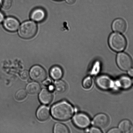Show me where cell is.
<instances>
[{"mask_svg": "<svg viewBox=\"0 0 133 133\" xmlns=\"http://www.w3.org/2000/svg\"><path fill=\"white\" fill-rule=\"evenodd\" d=\"M74 109L72 105L66 101L54 104L51 109V113L55 119L60 121L68 120L72 117Z\"/></svg>", "mask_w": 133, "mask_h": 133, "instance_id": "6da1fadb", "label": "cell"}, {"mask_svg": "<svg viewBox=\"0 0 133 133\" xmlns=\"http://www.w3.org/2000/svg\"><path fill=\"white\" fill-rule=\"evenodd\" d=\"M109 44L112 50L115 52H120L125 49L127 41L123 35L114 32L109 36Z\"/></svg>", "mask_w": 133, "mask_h": 133, "instance_id": "7a4b0ae2", "label": "cell"}, {"mask_svg": "<svg viewBox=\"0 0 133 133\" xmlns=\"http://www.w3.org/2000/svg\"><path fill=\"white\" fill-rule=\"evenodd\" d=\"M37 29V25L34 22L28 21L22 23L19 29L18 33L22 38L30 39L36 35Z\"/></svg>", "mask_w": 133, "mask_h": 133, "instance_id": "3957f363", "label": "cell"}, {"mask_svg": "<svg viewBox=\"0 0 133 133\" xmlns=\"http://www.w3.org/2000/svg\"><path fill=\"white\" fill-rule=\"evenodd\" d=\"M116 62L118 67L124 71H127L132 66V59L129 55L124 53H121L117 56Z\"/></svg>", "mask_w": 133, "mask_h": 133, "instance_id": "277c9868", "label": "cell"}, {"mask_svg": "<svg viewBox=\"0 0 133 133\" xmlns=\"http://www.w3.org/2000/svg\"><path fill=\"white\" fill-rule=\"evenodd\" d=\"M30 75L32 80L36 82H42L47 78V72L41 66L36 65L32 66L30 71Z\"/></svg>", "mask_w": 133, "mask_h": 133, "instance_id": "5b68a950", "label": "cell"}, {"mask_svg": "<svg viewBox=\"0 0 133 133\" xmlns=\"http://www.w3.org/2000/svg\"><path fill=\"white\" fill-rule=\"evenodd\" d=\"M96 83L97 86L101 89L107 90L112 88L114 85V81L108 76L101 75L96 78Z\"/></svg>", "mask_w": 133, "mask_h": 133, "instance_id": "8992f818", "label": "cell"}, {"mask_svg": "<svg viewBox=\"0 0 133 133\" xmlns=\"http://www.w3.org/2000/svg\"><path fill=\"white\" fill-rule=\"evenodd\" d=\"M74 124L79 128L84 129L90 126L91 120L87 115L82 113H78L73 118Z\"/></svg>", "mask_w": 133, "mask_h": 133, "instance_id": "52a82bcc", "label": "cell"}, {"mask_svg": "<svg viewBox=\"0 0 133 133\" xmlns=\"http://www.w3.org/2000/svg\"><path fill=\"white\" fill-rule=\"evenodd\" d=\"M109 121V117L106 114L100 113L95 116L92 120V123L95 127L104 128L107 126Z\"/></svg>", "mask_w": 133, "mask_h": 133, "instance_id": "ba28073f", "label": "cell"}, {"mask_svg": "<svg viewBox=\"0 0 133 133\" xmlns=\"http://www.w3.org/2000/svg\"><path fill=\"white\" fill-rule=\"evenodd\" d=\"M19 22L17 19L12 17H8L5 19L3 25L5 29L10 32L17 31L19 26Z\"/></svg>", "mask_w": 133, "mask_h": 133, "instance_id": "9c48e42d", "label": "cell"}, {"mask_svg": "<svg viewBox=\"0 0 133 133\" xmlns=\"http://www.w3.org/2000/svg\"><path fill=\"white\" fill-rule=\"evenodd\" d=\"M132 84V81L129 77L127 76H121L116 83L117 87L122 89L125 90L131 88Z\"/></svg>", "mask_w": 133, "mask_h": 133, "instance_id": "30bf717a", "label": "cell"}, {"mask_svg": "<svg viewBox=\"0 0 133 133\" xmlns=\"http://www.w3.org/2000/svg\"><path fill=\"white\" fill-rule=\"evenodd\" d=\"M39 98L41 103L44 105H48L53 100V95L49 90L43 89L39 94Z\"/></svg>", "mask_w": 133, "mask_h": 133, "instance_id": "8fae6325", "label": "cell"}, {"mask_svg": "<svg viewBox=\"0 0 133 133\" xmlns=\"http://www.w3.org/2000/svg\"><path fill=\"white\" fill-rule=\"evenodd\" d=\"M46 13L43 9L37 8L34 10L31 14V19L35 22H40L44 20L46 17Z\"/></svg>", "mask_w": 133, "mask_h": 133, "instance_id": "7c38bea8", "label": "cell"}, {"mask_svg": "<svg viewBox=\"0 0 133 133\" xmlns=\"http://www.w3.org/2000/svg\"><path fill=\"white\" fill-rule=\"evenodd\" d=\"M112 27L115 32L123 33L126 30L127 25L123 19L122 18H118L113 22Z\"/></svg>", "mask_w": 133, "mask_h": 133, "instance_id": "4fadbf2b", "label": "cell"}, {"mask_svg": "<svg viewBox=\"0 0 133 133\" xmlns=\"http://www.w3.org/2000/svg\"><path fill=\"white\" fill-rule=\"evenodd\" d=\"M50 110L48 107L43 105L38 109L36 116L39 121L44 122L49 119L50 116Z\"/></svg>", "mask_w": 133, "mask_h": 133, "instance_id": "5bb4252c", "label": "cell"}, {"mask_svg": "<svg viewBox=\"0 0 133 133\" xmlns=\"http://www.w3.org/2000/svg\"><path fill=\"white\" fill-rule=\"evenodd\" d=\"M118 128L122 133H133V125L128 120L125 119L121 121Z\"/></svg>", "mask_w": 133, "mask_h": 133, "instance_id": "9a60e30c", "label": "cell"}, {"mask_svg": "<svg viewBox=\"0 0 133 133\" xmlns=\"http://www.w3.org/2000/svg\"><path fill=\"white\" fill-rule=\"evenodd\" d=\"M63 72L62 68L59 66H55L51 69L50 75L51 77L55 80H58L63 76Z\"/></svg>", "mask_w": 133, "mask_h": 133, "instance_id": "2e32d148", "label": "cell"}, {"mask_svg": "<svg viewBox=\"0 0 133 133\" xmlns=\"http://www.w3.org/2000/svg\"><path fill=\"white\" fill-rule=\"evenodd\" d=\"M26 89L28 93L31 95H35L40 92L41 86L39 83L32 82L27 85Z\"/></svg>", "mask_w": 133, "mask_h": 133, "instance_id": "e0dca14e", "label": "cell"}, {"mask_svg": "<svg viewBox=\"0 0 133 133\" xmlns=\"http://www.w3.org/2000/svg\"><path fill=\"white\" fill-rule=\"evenodd\" d=\"M54 87L55 89L59 93H63L67 89V84L62 80L56 81L54 83Z\"/></svg>", "mask_w": 133, "mask_h": 133, "instance_id": "ac0fdd59", "label": "cell"}, {"mask_svg": "<svg viewBox=\"0 0 133 133\" xmlns=\"http://www.w3.org/2000/svg\"><path fill=\"white\" fill-rule=\"evenodd\" d=\"M53 132L54 133H68L69 131L66 125L61 123H57L55 125Z\"/></svg>", "mask_w": 133, "mask_h": 133, "instance_id": "d6986e66", "label": "cell"}, {"mask_svg": "<svg viewBox=\"0 0 133 133\" xmlns=\"http://www.w3.org/2000/svg\"><path fill=\"white\" fill-rule=\"evenodd\" d=\"M93 83V80L92 78L91 77L88 76L83 79L82 84L84 88L88 90L92 88Z\"/></svg>", "mask_w": 133, "mask_h": 133, "instance_id": "ffe728a7", "label": "cell"}, {"mask_svg": "<svg viewBox=\"0 0 133 133\" xmlns=\"http://www.w3.org/2000/svg\"><path fill=\"white\" fill-rule=\"evenodd\" d=\"M27 92L23 89L19 90L16 92L15 95L16 99L18 101H21L24 100L27 97Z\"/></svg>", "mask_w": 133, "mask_h": 133, "instance_id": "44dd1931", "label": "cell"}, {"mask_svg": "<svg viewBox=\"0 0 133 133\" xmlns=\"http://www.w3.org/2000/svg\"><path fill=\"white\" fill-rule=\"evenodd\" d=\"M12 0H1V5L3 9L8 10L11 7Z\"/></svg>", "mask_w": 133, "mask_h": 133, "instance_id": "7402d4cb", "label": "cell"}, {"mask_svg": "<svg viewBox=\"0 0 133 133\" xmlns=\"http://www.w3.org/2000/svg\"><path fill=\"white\" fill-rule=\"evenodd\" d=\"M29 74L27 70H23L20 74V77L23 80H27L29 78Z\"/></svg>", "mask_w": 133, "mask_h": 133, "instance_id": "603a6c76", "label": "cell"}, {"mask_svg": "<svg viewBox=\"0 0 133 133\" xmlns=\"http://www.w3.org/2000/svg\"><path fill=\"white\" fill-rule=\"evenodd\" d=\"M88 132L91 133H102L101 130L98 128L92 127L88 130Z\"/></svg>", "mask_w": 133, "mask_h": 133, "instance_id": "cb8c5ba5", "label": "cell"}, {"mask_svg": "<svg viewBox=\"0 0 133 133\" xmlns=\"http://www.w3.org/2000/svg\"><path fill=\"white\" fill-rule=\"evenodd\" d=\"M108 133H122L119 129L114 128L111 129L108 131Z\"/></svg>", "mask_w": 133, "mask_h": 133, "instance_id": "d4e9b609", "label": "cell"}, {"mask_svg": "<svg viewBox=\"0 0 133 133\" xmlns=\"http://www.w3.org/2000/svg\"><path fill=\"white\" fill-rule=\"evenodd\" d=\"M52 83V81L50 79H45L43 82V84L45 87H49L51 84Z\"/></svg>", "mask_w": 133, "mask_h": 133, "instance_id": "484cf974", "label": "cell"}, {"mask_svg": "<svg viewBox=\"0 0 133 133\" xmlns=\"http://www.w3.org/2000/svg\"><path fill=\"white\" fill-rule=\"evenodd\" d=\"M67 3L70 5H73L76 2V0H66Z\"/></svg>", "mask_w": 133, "mask_h": 133, "instance_id": "4316f807", "label": "cell"}, {"mask_svg": "<svg viewBox=\"0 0 133 133\" xmlns=\"http://www.w3.org/2000/svg\"><path fill=\"white\" fill-rule=\"evenodd\" d=\"M128 74L129 76L133 77V69L131 68L128 70Z\"/></svg>", "mask_w": 133, "mask_h": 133, "instance_id": "83f0119b", "label": "cell"}, {"mask_svg": "<svg viewBox=\"0 0 133 133\" xmlns=\"http://www.w3.org/2000/svg\"><path fill=\"white\" fill-rule=\"evenodd\" d=\"M4 16L3 14L0 11V23H1L3 21Z\"/></svg>", "mask_w": 133, "mask_h": 133, "instance_id": "f1b7e54d", "label": "cell"}, {"mask_svg": "<svg viewBox=\"0 0 133 133\" xmlns=\"http://www.w3.org/2000/svg\"><path fill=\"white\" fill-rule=\"evenodd\" d=\"M49 90L51 92H53V91H54V90L55 89L54 86H53L51 84L49 86Z\"/></svg>", "mask_w": 133, "mask_h": 133, "instance_id": "f546056e", "label": "cell"}, {"mask_svg": "<svg viewBox=\"0 0 133 133\" xmlns=\"http://www.w3.org/2000/svg\"><path fill=\"white\" fill-rule=\"evenodd\" d=\"M1 5V0H0V6Z\"/></svg>", "mask_w": 133, "mask_h": 133, "instance_id": "4dcf8cb0", "label": "cell"}, {"mask_svg": "<svg viewBox=\"0 0 133 133\" xmlns=\"http://www.w3.org/2000/svg\"><path fill=\"white\" fill-rule=\"evenodd\" d=\"M55 1H62V0H55Z\"/></svg>", "mask_w": 133, "mask_h": 133, "instance_id": "1f68e13d", "label": "cell"}, {"mask_svg": "<svg viewBox=\"0 0 133 133\" xmlns=\"http://www.w3.org/2000/svg\"><path fill=\"white\" fill-rule=\"evenodd\" d=\"M132 84H133V79L132 80Z\"/></svg>", "mask_w": 133, "mask_h": 133, "instance_id": "d6a6232c", "label": "cell"}]
</instances>
